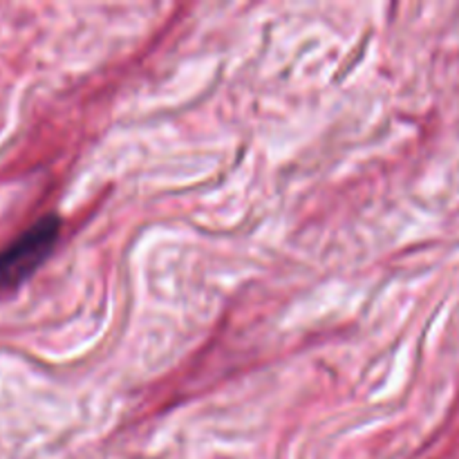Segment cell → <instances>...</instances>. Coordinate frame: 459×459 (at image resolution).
Wrapping results in <instances>:
<instances>
[{
	"instance_id": "1",
	"label": "cell",
	"mask_w": 459,
	"mask_h": 459,
	"mask_svg": "<svg viewBox=\"0 0 459 459\" xmlns=\"http://www.w3.org/2000/svg\"><path fill=\"white\" fill-rule=\"evenodd\" d=\"M61 236V218L54 213L36 220L27 231L0 251V294L18 290L52 255Z\"/></svg>"
}]
</instances>
